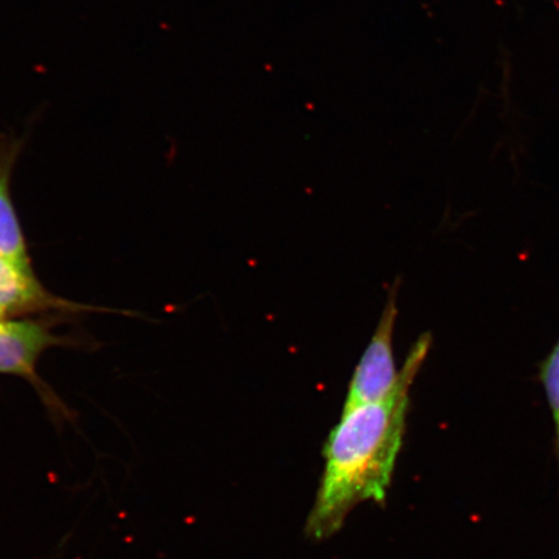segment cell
<instances>
[{"mask_svg":"<svg viewBox=\"0 0 559 559\" xmlns=\"http://www.w3.org/2000/svg\"><path fill=\"white\" fill-rule=\"evenodd\" d=\"M396 282L384 306L379 326L356 367L347 391L344 409L380 402L389 396L401 382V372L395 368L393 337L397 317Z\"/></svg>","mask_w":559,"mask_h":559,"instance_id":"3957f363","label":"cell"},{"mask_svg":"<svg viewBox=\"0 0 559 559\" xmlns=\"http://www.w3.org/2000/svg\"><path fill=\"white\" fill-rule=\"evenodd\" d=\"M539 379L547 396L555 428V456L559 474V340L539 366Z\"/></svg>","mask_w":559,"mask_h":559,"instance_id":"8992f818","label":"cell"},{"mask_svg":"<svg viewBox=\"0 0 559 559\" xmlns=\"http://www.w3.org/2000/svg\"><path fill=\"white\" fill-rule=\"evenodd\" d=\"M425 333L412 347L401 382L380 402L342 411L340 423L328 437L325 466L307 534L323 540L337 533L355 507L382 502L393 478L404 438L409 389L431 347Z\"/></svg>","mask_w":559,"mask_h":559,"instance_id":"6da1fadb","label":"cell"},{"mask_svg":"<svg viewBox=\"0 0 559 559\" xmlns=\"http://www.w3.org/2000/svg\"><path fill=\"white\" fill-rule=\"evenodd\" d=\"M52 310L74 312L85 310V306L53 296L35 277L33 269L0 255V318Z\"/></svg>","mask_w":559,"mask_h":559,"instance_id":"277c9868","label":"cell"},{"mask_svg":"<svg viewBox=\"0 0 559 559\" xmlns=\"http://www.w3.org/2000/svg\"><path fill=\"white\" fill-rule=\"evenodd\" d=\"M24 144V138L0 135V255L23 267L33 269L23 227L20 225L11 194L12 173Z\"/></svg>","mask_w":559,"mask_h":559,"instance_id":"5b68a950","label":"cell"},{"mask_svg":"<svg viewBox=\"0 0 559 559\" xmlns=\"http://www.w3.org/2000/svg\"><path fill=\"white\" fill-rule=\"evenodd\" d=\"M0 319H2V318H0Z\"/></svg>","mask_w":559,"mask_h":559,"instance_id":"52a82bcc","label":"cell"},{"mask_svg":"<svg viewBox=\"0 0 559 559\" xmlns=\"http://www.w3.org/2000/svg\"><path fill=\"white\" fill-rule=\"evenodd\" d=\"M70 344V341L55 334L44 320L0 319V374L21 377L29 381L41 400L52 412L66 416L64 405L40 380L37 365L48 349Z\"/></svg>","mask_w":559,"mask_h":559,"instance_id":"7a4b0ae2","label":"cell"}]
</instances>
